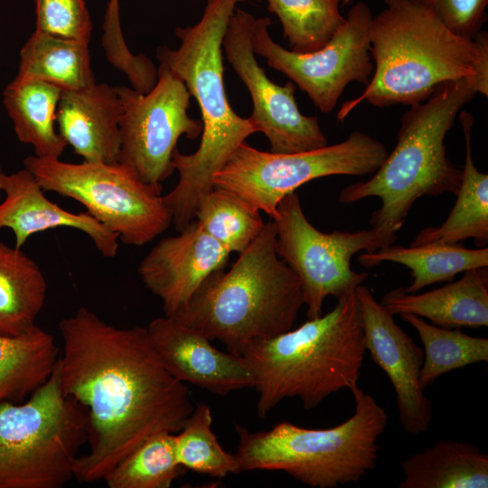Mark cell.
I'll list each match as a JSON object with an SVG mask.
<instances>
[{
	"label": "cell",
	"instance_id": "cell-1",
	"mask_svg": "<svg viewBox=\"0 0 488 488\" xmlns=\"http://www.w3.org/2000/svg\"><path fill=\"white\" fill-rule=\"evenodd\" d=\"M58 328L61 389L89 415V447L75 462L77 480H103L148 437L183 427L194 408L188 388L164 366L146 327L118 328L81 307Z\"/></svg>",
	"mask_w": 488,
	"mask_h": 488
},
{
	"label": "cell",
	"instance_id": "cell-2",
	"mask_svg": "<svg viewBox=\"0 0 488 488\" xmlns=\"http://www.w3.org/2000/svg\"><path fill=\"white\" fill-rule=\"evenodd\" d=\"M384 5L370 29L372 76L359 97L343 104L339 121L363 101L377 108L423 102L450 80H467L488 96L487 32L474 39L458 35L419 0Z\"/></svg>",
	"mask_w": 488,
	"mask_h": 488
},
{
	"label": "cell",
	"instance_id": "cell-3",
	"mask_svg": "<svg viewBox=\"0 0 488 488\" xmlns=\"http://www.w3.org/2000/svg\"><path fill=\"white\" fill-rule=\"evenodd\" d=\"M243 0H207L200 21L177 27V49L160 46V64L183 80L201 111L202 131L198 149L191 155L173 152V164L179 173L174 188L163 196L172 224L182 230L195 217L202 196L213 189L212 178L238 146L258 132L251 120L232 109L223 77L222 41L228 23Z\"/></svg>",
	"mask_w": 488,
	"mask_h": 488
},
{
	"label": "cell",
	"instance_id": "cell-4",
	"mask_svg": "<svg viewBox=\"0 0 488 488\" xmlns=\"http://www.w3.org/2000/svg\"><path fill=\"white\" fill-rule=\"evenodd\" d=\"M366 348L355 289L337 299L324 315L268 339L256 340L241 356L258 393L260 418L286 399L304 408L319 406L330 395L358 386Z\"/></svg>",
	"mask_w": 488,
	"mask_h": 488
},
{
	"label": "cell",
	"instance_id": "cell-5",
	"mask_svg": "<svg viewBox=\"0 0 488 488\" xmlns=\"http://www.w3.org/2000/svg\"><path fill=\"white\" fill-rule=\"evenodd\" d=\"M303 305L297 277L276 252L269 219L231 267L211 273L173 316L241 356L253 341L292 329Z\"/></svg>",
	"mask_w": 488,
	"mask_h": 488
},
{
	"label": "cell",
	"instance_id": "cell-6",
	"mask_svg": "<svg viewBox=\"0 0 488 488\" xmlns=\"http://www.w3.org/2000/svg\"><path fill=\"white\" fill-rule=\"evenodd\" d=\"M476 94L465 79L438 85L427 100L411 105L403 114L396 145L373 175L340 192L341 203L380 199L370 225L385 246L396 242L397 232L418 198L457 193L462 169L448 158L445 138L458 113Z\"/></svg>",
	"mask_w": 488,
	"mask_h": 488
},
{
	"label": "cell",
	"instance_id": "cell-7",
	"mask_svg": "<svg viewBox=\"0 0 488 488\" xmlns=\"http://www.w3.org/2000/svg\"><path fill=\"white\" fill-rule=\"evenodd\" d=\"M354 413L329 428H305L287 421L265 431L236 425L239 471H282L313 488L357 483L375 469L378 441L386 427L383 408L359 386L351 389Z\"/></svg>",
	"mask_w": 488,
	"mask_h": 488
},
{
	"label": "cell",
	"instance_id": "cell-8",
	"mask_svg": "<svg viewBox=\"0 0 488 488\" xmlns=\"http://www.w3.org/2000/svg\"><path fill=\"white\" fill-rule=\"evenodd\" d=\"M88 438L87 408L62 392L54 367L23 403H0V488L62 487Z\"/></svg>",
	"mask_w": 488,
	"mask_h": 488
},
{
	"label": "cell",
	"instance_id": "cell-9",
	"mask_svg": "<svg viewBox=\"0 0 488 488\" xmlns=\"http://www.w3.org/2000/svg\"><path fill=\"white\" fill-rule=\"evenodd\" d=\"M23 164L44 191L79 202L126 245L144 246L172 224L162 187L119 162L72 164L29 155Z\"/></svg>",
	"mask_w": 488,
	"mask_h": 488
},
{
	"label": "cell",
	"instance_id": "cell-10",
	"mask_svg": "<svg viewBox=\"0 0 488 488\" xmlns=\"http://www.w3.org/2000/svg\"><path fill=\"white\" fill-rule=\"evenodd\" d=\"M387 155L383 143L359 130L334 145L292 154L261 151L245 141L212 183L274 220L280 201L303 184L331 175L373 174Z\"/></svg>",
	"mask_w": 488,
	"mask_h": 488
},
{
	"label": "cell",
	"instance_id": "cell-11",
	"mask_svg": "<svg viewBox=\"0 0 488 488\" xmlns=\"http://www.w3.org/2000/svg\"><path fill=\"white\" fill-rule=\"evenodd\" d=\"M276 252L297 277L308 319L323 314L326 297L339 299L368 277L351 267L360 251L373 252L386 247L374 229L322 232L306 219L296 192L277 205Z\"/></svg>",
	"mask_w": 488,
	"mask_h": 488
},
{
	"label": "cell",
	"instance_id": "cell-12",
	"mask_svg": "<svg viewBox=\"0 0 488 488\" xmlns=\"http://www.w3.org/2000/svg\"><path fill=\"white\" fill-rule=\"evenodd\" d=\"M371 7L358 2L348 11L343 24L322 48L308 53L287 50L270 36L268 17L249 19V37L255 54L286 76L306 93L314 105L328 114L352 81L365 85L374 66L370 52Z\"/></svg>",
	"mask_w": 488,
	"mask_h": 488
},
{
	"label": "cell",
	"instance_id": "cell-13",
	"mask_svg": "<svg viewBox=\"0 0 488 488\" xmlns=\"http://www.w3.org/2000/svg\"><path fill=\"white\" fill-rule=\"evenodd\" d=\"M116 90L122 107L119 163L144 182L162 187L175 171L173 152L179 138L195 139L202 131V121L188 115L192 96L183 80L163 64L147 93L126 86Z\"/></svg>",
	"mask_w": 488,
	"mask_h": 488
},
{
	"label": "cell",
	"instance_id": "cell-14",
	"mask_svg": "<svg viewBox=\"0 0 488 488\" xmlns=\"http://www.w3.org/2000/svg\"><path fill=\"white\" fill-rule=\"evenodd\" d=\"M251 14L236 8L225 31L222 47L234 71L251 97L249 117L270 144V152L292 154L328 145L316 117L302 114L291 80L281 86L272 81L255 57L249 37Z\"/></svg>",
	"mask_w": 488,
	"mask_h": 488
},
{
	"label": "cell",
	"instance_id": "cell-15",
	"mask_svg": "<svg viewBox=\"0 0 488 488\" xmlns=\"http://www.w3.org/2000/svg\"><path fill=\"white\" fill-rule=\"evenodd\" d=\"M355 293L366 351L393 385L403 429L410 435H420L428 430L433 418L431 402L419 384L423 350L366 286L359 285Z\"/></svg>",
	"mask_w": 488,
	"mask_h": 488
},
{
	"label": "cell",
	"instance_id": "cell-16",
	"mask_svg": "<svg viewBox=\"0 0 488 488\" xmlns=\"http://www.w3.org/2000/svg\"><path fill=\"white\" fill-rule=\"evenodd\" d=\"M230 255L194 219L178 235L155 244L137 271L146 288L161 300L164 314L173 316L211 273L225 267Z\"/></svg>",
	"mask_w": 488,
	"mask_h": 488
},
{
	"label": "cell",
	"instance_id": "cell-17",
	"mask_svg": "<svg viewBox=\"0 0 488 488\" xmlns=\"http://www.w3.org/2000/svg\"><path fill=\"white\" fill-rule=\"evenodd\" d=\"M146 330L162 363L181 382L221 396L253 388V377L242 356L217 349L174 316L155 318Z\"/></svg>",
	"mask_w": 488,
	"mask_h": 488
},
{
	"label": "cell",
	"instance_id": "cell-18",
	"mask_svg": "<svg viewBox=\"0 0 488 488\" xmlns=\"http://www.w3.org/2000/svg\"><path fill=\"white\" fill-rule=\"evenodd\" d=\"M0 230L10 228L20 249L37 232L69 227L87 234L104 258H112L118 249V237L88 212L73 213L45 197L34 175L25 167L6 174L0 172Z\"/></svg>",
	"mask_w": 488,
	"mask_h": 488
},
{
	"label": "cell",
	"instance_id": "cell-19",
	"mask_svg": "<svg viewBox=\"0 0 488 488\" xmlns=\"http://www.w3.org/2000/svg\"><path fill=\"white\" fill-rule=\"evenodd\" d=\"M122 107L116 90L95 83L77 91H62L58 104V132L83 161L119 162Z\"/></svg>",
	"mask_w": 488,
	"mask_h": 488
},
{
	"label": "cell",
	"instance_id": "cell-20",
	"mask_svg": "<svg viewBox=\"0 0 488 488\" xmlns=\"http://www.w3.org/2000/svg\"><path fill=\"white\" fill-rule=\"evenodd\" d=\"M380 303L393 315L412 314L444 328L487 326L488 270H466L460 279L422 294L397 287L386 293Z\"/></svg>",
	"mask_w": 488,
	"mask_h": 488
},
{
	"label": "cell",
	"instance_id": "cell-21",
	"mask_svg": "<svg viewBox=\"0 0 488 488\" xmlns=\"http://www.w3.org/2000/svg\"><path fill=\"white\" fill-rule=\"evenodd\" d=\"M459 117L465 140V159L455 205L439 227L421 230L410 246L456 244L467 239H473L478 248L488 243V174L480 172L473 159V116L464 110Z\"/></svg>",
	"mask_w": 488,
	"mask_h": 488
},
{
	"label": "cell",
	"instance_id": "cell-22",
	"mask_svg": "<svg viewBox=\"0 0 488 488\" xmlns=\"http://www.w3.org/2000/svg\"><path fill=\"white\" fill-rule=\"evenodd\" d=\"M400 465L399 488L488 487V455L467 442L439 440Z\"/></svg>",
	"mask_w": 488,
	"mask_h": 488
},
{
	"label": "cell",
	"instance_id": "cell-23",
	"mask_svg": "<svg viewBox=\"0 0 488 488\" xmlns=\"http://www.w3.org/2000/svg\"><path fill=\"white\" fill-rule=\"evenodd\" d=\"M18 80H38L77 91L96 83L89 43L47 34L37 30L20 51Z\"/></svg>",
	"mask_w": 488,
	"mask_h": 488
},
{
	"label": "cell",
	"instance_id": "cell-24",
	"mask_svg": "<svg viewBox=\"0 0 488 488\" xmlns=\"http://www.w3.org/2000/svg\"><path fill=\"white\" fill-rule=\"evenodd\" d=\"M62 90L38 80L14 79L3 92V101L20 142L33 146L35 155L58 159L67 146L55 130Z\"/></svg>",
	"mask_w": 488,
	"mask_h": 488
},
{
	"label": "cell",
	"instance_id": "cell-25",
	"mask_svg": "<svg viewBox=\"0 0 488 488\" xmlns=\"http://www.w3.org/2000/svg\"><path fill=\"white\" fill-rule=\"evenodd\" d=\"M358 261L365 267L383 262L407 267L413 280L404 289L407 293H416L432 284L450 281L466 270L488 267V249H467L461 243L409 247L391 244L361 253Z\"/></svg>",
	"mask_w": 488,
	"mask_h": 488
},
{
	"label": "cell",
	"instance_id": "cell-26",
	"mask_svg": "<svg viewBox=\"0 0 488 488\" xmlns=\"http://www.w3.org/2000/svg\"><path fill=\"white\" fill-rule=\"evenodd\" d=\"M47 282L38 264L18 248L0 242V336L33 330Z\"/></svg>",
	"mask_w": 488,
	"mask_h": 488
},
{
	"label": "cell",
	"instance_id": "cell-27",
	"mask_svg": "<svg viewBox=\"0 0 488 488\" xmlns=\"http://www.w3.org/2000/svg\"><path fill=\"white\" fill-rule=\"evenodd\" d=\"M60 351L52 334L35 327L19 336H0V403H20L52 375Z\"/></svg>",
	"mask_w": 488,
	"mask_h": 488
},
{
	"label": "cell",
	"instance_id": "cell-28",
	"mask_svg": "<svg viewBox=\"0 0 488 488\" xmlns=\"http://www.w3.org/2000/svg\"><path fill=\"white\" fill-rule=\"evenodd\" d=\"M399 315L417 331L424 346L419 375L423 389L449 371L488 361L487 338L468 335L460 328L440 327L412 314Z\"/></svg>",
	"mask_w": 488,
	"mask_h": 488
},
{
	"label": "cell",
	"instance_id": "cell-29",
	"mask_svg": "<svg viewBox=\"0 0 488 488\" xmlns=\"http://www.w3.org/2000/svg\"><path fill=\"white\" fill-rule=\"evenodd\" d=\"M194 219L202 230L230 253H241L261 233L265 223L260 211L221 188L202 196Z\"/></svg>",
	"mask_w": 488,
	"mask_h": 488
},
{
	"label": "cell",
	"instance_id": "cell-30",
	"mask_svg": "<svg viewBox=\"0 0 488 488\" xmlns=\"http://www.w3.org/2000/svg\"><path fill=\"white\" fill-rule=\"evenodd\" d=\"M177 462L175 433L155 434L103 478L108 488H169L183 473Z\"/></svg>",
	"mask_w": 488,
	"mask_h": 488
},
{
	"label": "cell",
	"instance_id": "cell-31",
	"mask_svg": "<svg viewBox=\"0 0 488 488\" xmlns=\"http://www.w3.org/2000/svg\"><path fill=\"white\" fill-rule=\"evenodd\" d=\"M283 27L290 50L314 52L325 45L343 24L342 0H266Z\"/></svg>",
	"mask_w": 488,
	"mask_h": 488
},
{
	"label": "cell",
	"instance_id": "cell-32",
	"mask_svg": "<svg viewBox=\"0 0 488 488\" xmlns=\"http://www.w3.org/2000/svg\"><path fill=\"white\" fill-rule=\"evenodd\" d=\"M211 425L210 406L203 403L196 405L183 427L175 433L178 464L184 469L214 478L239 474L235 454L224 450Z\"/></svg>",
	"mask_w": 488,
	"mask_h": 488
},
{
	"label": "cell",
	"instance_id": "cell-33",
	"mask_svg": "<svg viewBox=\"0 0 488 488\" xmlns=\"http://www.w3.org/2000/svg\"><path fill=\"white\" fill-rule=\"evenodd\" d=\"M35 30L89 43L92 23L85 0H34Z\"/></svg>",
	"mask_w": 488,
	"mask_h": 488
},
{
	"label": "cell",
	"instance_id": "cell-34",
	"mask_svg": "<svg viewBox=\"0 0 488 488\" xmlns=\"http://www.w3.org/2000/svg\"><path fill=\"white\" fill-rule=\"evenodd\" d=\"M452 32L474 39L487 19L488 0H419Z\"/></svg>",
	"mask_w": 488,
	"mask_h": 488
},
{
	"label": "cell",
	"instance_id": "cell-35",
	"mask_svg": "<svg viewBox=\"0 0 488 488\" xmlns=\"http://www.w3.org/2000/svg\"><path fill=\"white\" fill-rule=\"evenodd\" d=\"M104 23L109 26L119 24L118 0H109L105 13Z\"/></svg>",
	"mask_w": 488,
	"mask_h": 488
},
{
	"label": "cell",
	"instance_id": "cell-36",
	"mask_svg": "<svg viewBox=\"0 0 488 488\" xmlns=\"http://www.w3.org/2000/svg\"><path fill=\"white\" fill-rule=\"evenodd\" d=\"M0 172H2L1 166H0Z\"/></svg>",
	"mask_w": 488,
	"mask_h": 488
}]
</instances>
